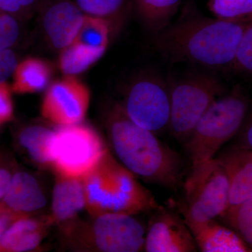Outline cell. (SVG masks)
Segmentation results:
<instances>
[{"mask_svg":"<svg viewBox=\"0 0 252 252\" xmlns=\"http://www.w3.org/2000/svg\"><path fill=\"white\" fill-rule=\"evenodd\" d=\"M45 0H0V10L17 19L28 17L40 9Z\"/></svg>","mask_w":252,"mask_h":252,"instance_id":"83f0119b","label":"cell"},{"mask_svg":"<svg viewBox=\"0 0 252 252\" xmlns=\"http://www.w3.org/2000/svg\"><path fill=\"white\" fill-rule=\"evenodd\" d=\"M17 64V57L12 50L0 51V84L6 82L11 76H13Z\"/></svg>","mask_w":252,"mask_h":252,"instance_id":"4dcf8cb0","label":"cell"},{"mask_svg":"<svg viewBox=\"0 0 252 252\" xmlns=\"http://www.w3.org/2000/svg\"><path fill=\"white\" fill-rule=\"evenodd\" d=\"M53 67L45 60L30 57L18 63L11 86L17 94H32L44 91L49 85Z\"/></svg>","mask_w":252,"mask_h":252,"instance_id":"ac0fdd59","label":"cell"},{"mask_svg":"<svg viewBox=\"0 0 252 252\" xmlns=\"http://www.w3.org/2000/svg\"><path fill=\"white\" fill-rule=\"evenodd\" d=\"M23 217L25 216H21L14 212L9 211L0 205V241L10 225L12 224L15 220Z\"/></svg>","mask_w":252,"mask_h":252,"instance_id":"1f68e13d","label":"cell"},{"mask_svg":"<svg viewBox=\"0 0 252 252\" xmlns=\"http://www.w3.org/2000/svg\"><path fill=\"white\" fill-rule=\"evenodd\" d=\"M49 217L44 220L32 216L18 219L10 225L0 241V252L33 251L40 245L46 228L52 224Z\"/></svg>","mask_w":252,"mask_h":252,"instance_id":"2e32d148","label":"cell"},{"mask_svg":"<svg viewBox=\"0 0 252 252\" xmlns=\"http://www.w3.org/2000/svg\"><path fill=\"white\" fill-rule=\"evenodd\" d=\"M247 110L248 102L238 93L212 102L187 137V150L193 165L214 158L238 132Z\"/></svg>","mask_w":252,"mask_h":252,"instance_id":"277c9868","label":"cell"},{"mask_svg":"<svg viewBox=\"0 0 252 252\" xmlns=\"http://www.w3.org/2000/svg\"><path fill=\"white\" fill-rule=\"evenodd\" d=\"M91 92L75 76H65L51 83L41 104V114L48 122L59 126L82 122L90 105Z\"/></svg>","mask_w":252,"mask_h":252,"instance_id":"9c48e42d","label":"cell"},{"mask_svg":"<svg viewBox=\"0 0 252 252\" xmlns=\"http://www.w3.org/2000/svg\"><path fill=\"white\" fill-rule=\"evenodd\" d=\"M47 204L45 194L35 177L29 172L16 170L0 205L21 216L44 208Z\"/></svg>","mask_w":252,"mask_h":252,"instance_id":"4fadbf2b","label":"cell"},{"mask_svg":"<svg viewBox=\"0 0 252 252\" xmlns=\"http://www.w3.org/2000/svg\"><path fill=\"white\" fill-rule=\"evenodd\" d=\"M19 35L17 18L0 10V51L11 49Z\"/></svg>","mask_w":252,"mask_h":252,"instance_id":"4316f807","label":"cell"},{"mask_svg":"<svg viewBox=\"0 0 252 252\" xmlns=\"http://www.w3.org/2000/svg\"><path fill=\"white\" fill-rule=\"evenodd\" d=\"M223 215L228 217L238 235L252 250V200L229 207Z\"/></svg>","mask_w":252,"mask_h":252,"instance_id":"d4e9b609","label":"cell"},{"mask_svg":"<svg viewBox=\"0 0 252 252\" xmlns=\"http://www.w3.org/2000/svg\"><path fill=\"white\" fill-rule=\"evenodd\" d=\"M108 152L102 137L85 124L59 126L56 130L51 167L56 175L83 179Z\"/></svg>","mask_w":252,"mask_h":252,"instance_id":"8992f818","label":"cell"},{"mask_svg":"<svg viewBox=\"0 0 252 252\" xmlns=\"http://www.w3.org/2000/svg\"><path fill=\"white\" fill-rule=\"evenodd\" d=\"M16 171L14 160L8 154L0 152V202L7 191Z\"/></svg>","mask_w":252,"mask_h":252,"instance_id":"f546056e","label":"cell"},{"mask_svg":"<svg viewBox=\"0 0 252 252\" xmlns=\"http://www.w3.org/2000/svg\"><path fill=\"white\" fill-rule=\"evenodd\" d=\"M244 140H245L247 149L252 151V123L249 126L248 128L247 129L246 132H245Z\"/></svg>","mask_w":252,"mask_h":252,"instance_id":"d6a6232c","label":"cell"},{"mask_svg":"<svg viewBox=\"0 0 252 252\" xmlns=\"http://www.w3.org/2000/svg\"><path fill=\"white\" fill-rule=\"evenodd\" d=\"M122 108L132 122L159 133L170 126V86L157 74H143L129 86Z\"/></svg>","mask_w":252,"mask_h":252,"instance_id":"ba28073f","label":"cell"},{"mask_svg":"<svg viewBox=\"0 0 252 252\" xmlns=\"http://www.w3.org/2000/svg\"><path fill=\"white\" fill-rule=\"evenodd\" d=\"M134 215L105 213L94 217L89 240L101 252H137L144 250L147 230Z\"/></svg>","mask_w":252,"mask_h":252,"instance_id":"30bf717a","label":"cell"},{"mask_svg":"<svg viewBox=\"0 0 252 252\" xmlns=\"http://www.w3.org/2000/svg\"><path fill=\"white\" fill-rule=\"evenodd\" d=\"M82 180L86 209L92 217L105 213L135 215L153 207L151 194L109 152Z\"/></svg>","mask_w":252,"mask_h":252,"instance_id":"3957f363","label":"cell"},{"mask_svg":"<svg viewBox=\"0 0 252 252\" xmlns=\"http://www.w3.org/2000/svg\"><path fill=\"white\" fill-rule=\"evenodd\" d=\"M231 69L242 74L252 75V21L244 31Z\"/></svg>","mask_w":252,"mask_h":252,"instance_id":"484cf974","label":"cell"},{"mask_svg":"<svg viewBox=\"0 0 252 252\" xmlns=\"http://www.w3.org/2000/svg\"><path fill=\"white\" fill-rule=\"evenodd\" d=\"M12 90L7 82L0 84V126L14 119Z\"/></svg>","mask_w":252,"mask_h":252,"instance_id":"f1b7e54d","label":"cell"},{"mask_svg":"<svg viewBox=\"0 0 252 252\" xmlns=\"http://www.w3.org/2000/svg\"><path fill=\"white\" fill-rule=\"evenodd\" d=\"M218 159L228 176L229 207L252 200V151L238 149Z\"/></svg>","mask_w":252,"mask_h":252,"instance_id":"5bb4252c","label":"cell"},{"mask_svg":"<svg viewBox=\"0 0 252 252\" xmlns=\"http://www.w3.org/2000/svg\"><path fill=\"white\" fill-rule=\"evenodd\" d=\"M207 6L213 16L220 19L252 21V0H208Z\"/></svg>","mask_w":252,"mask_h":252,"instance_id":"cb8c5ba5","label":"cell"},{"mask_svg":"<svg viewBox=\"0 0 252 252\" xmlns=\"http://www.w3.org/2000/svg\"><path fill=\"white\" fill-rule=\"evenodd\" d=\"M108 126L116 155L134 175L168 188L180 183L184 163L179 154L152 131L132 122L121 106L110 113Z\"/></svg>","mask_w":252,"mask_h":252,"instance_id":"7a4b0ae2","label":"cell"},{"mask_svg":"<svg viewBox=\"0 0 252 252\" xmlns=\"http://www.w3.org/2000/svg\"><path fill=\"white\" fill-rule=\"evenodd\" d=\"M250 22L185 16L157 33L154 42L158 51L172 62L231 69L239 43Z\"/></svg>","mask_w":252,"mask_h":252,"instance_id":"6da1fadb","label":"cell"},{"mask_svg":"<svg viewBox=\"0 0 252 252\" xmlns=\"http://www.w3.org/2000/svg\"><path fill=\"white\" fill-rule=\"evenodd\" d=\"M105 52L72 42L65 49L61 50L59 67L65 76H76L85 72L97 63Z\"/></svg>","mask_w":252,"mask_h":252,"instance_id":"44dd1931","label":"cell"},{"mask_svg":"<svg viewBox=\"0 0 252 252\" xmlns=\"http://www.w3.org/2000/svg\"><path fill=\"white\" fill-rule=\"evenodd\" d=\"M42 24L50 44L63 50L76 39L86 14L72 0H45L41 5Z\"/></svg>","mask_w":252,"mask_h":252,"instance_id":"8fae6325","label":"cell"},{"mask_svg":"<svg viewBox=\"0 0 252 252\" xmlns=\"http://www.w3.org/2000/svg\"><path fill=\"white\" fill-rule=\"evenodd\" d=\"M56 130L45 126L32 125L18 132L17 142L35 163L51 167Z\"/></svg>","mask_w":252,"mask_h":252,"instance_id":"d6986e66","label":"cell"},{"mask_svg":"<svg viewBox=\"0 0 252 252\" xmlns=\"http://www.w3.org/2000/svg\"><path fill=\"white\" fill-rule=\"evenodd\" d=\"M197 247L203 252H248L252 249L233 230L215 221L190 228Z\"/></svg>","mask_w":252,"mask_h":252,"instance_id":"e0dca14e","label":"cell"},{"mask_svg":"<svg viewBox=\"0 0 252 252\" xmlns=\"http://www.w3.org/2000/svg\"><path fill=\"white\" fill-rule=\"evenodd\" d=\"M56 175L49 218L53 223L70 221L86 209L84 183L82 179Z\"/></svg>","mask_w":252,"mask_h":252,"instance_id":"9a60e30c","label":"cell"},{"mask_svg":"<svg viewBox=\"0 0 252 252\" xmlns=\"http://www.w3.org/2000/svg\"><path fill=\"white\" fill-rule=\"evenodd\" d=\"M112 35V27L108 21L86 15L80 31L74 41L106 52Z\"/></svg>","mask_w":252,"mask_h":252,"instance_id":"603a6c76","label":"cell"},{"mask_svg":"<svg viewBox=\"0 0 252 252\" xmlns=\"http://www.w3.org/2000/svg\"><path fill=\"white\" fill-rule=\"evenodd\" d=\"M141 19L156 34L168 27L182 0H133Z\"/></svg>","mask_w":252,"mask_h":252,"instance_id":"ffe728a7","label":"cell"},{"mask_svg":"<svg viewBox=\"0 0 252 252\" xmlns=\"http://www.w3.org/2000/svg\"><path fill=\"white\" fill-rule=\"evenodd\" d=\"M74 1L86 15L108 21L113 34L120 30L128 13V0H74Z\"/></svg>","mask_w":252,"mask_h":252,"instance_id":"7402d4cb","label":"cell"},{"mask_svg":"<svg viewBox=\"0 0 252 252\" xmlns=\"http://www.w3.org/2000/svg\"><path fill=\"white\" fill-rule=\"evenodd\" d=\"M185 221L189 229L223 216L229 207V182L219 159L195 164L185 185Z\"/></svg>","mask_w":252,"mask_h":252,"instance_id":"5b68a950","label":"cell"},{"mask_svg":"<svg viewBox=\"0 0 252 252\" xmlns=\"http://www.w3.org/2000/svg\"><path fill=\"white\" fill-rule=\"evenodd\" d=\"M171 113L169 128L178 139H187L200 118L221 92L217 78L196 75L170 86Z\"/></svg>","mask_w":252,"mask_h":252,"instance_id":"52a82bcc","label":"cell"},{"mask_svg":"<svg viewBox=\"0 0 252 252\" xmlns=\"http://www.w3.org/2000/svg\"><path fill=\"white\" fill-rule=\"evenodd\" d=\"M198 247L185 220L170 212L158 215L147 229V252H193Z\"/></svg>","mask_w":252,"mask_h":252,"instance_id":"7c38bea8","label":"cell"}]
</instances>
